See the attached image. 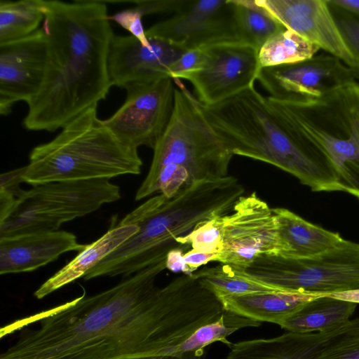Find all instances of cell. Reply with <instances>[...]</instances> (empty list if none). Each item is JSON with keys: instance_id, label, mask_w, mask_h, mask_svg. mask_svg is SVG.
Instances as JSON below:
<instances>
[{"instance_id": "1", "label": "cell", "mask_w": 359, "mask_h": 359, "mask_svg": "<svg viewBox=\"0 0 359 359\" xmlns=\"http://www.w3.org/2000/svg\"><path fill=\"white\" fill-rule=\"evenodd\" d=\"M165 269V259L8 325V333H20L0 359H180L170 355L172 348L225 309L195 272L157 287Z\"/></svg>"}, {"instance_id": "2", "label": "cell", "mask_w": 359, "mask_h": 359, "mask_svg": "<svg viewBox=\"0 0 359 359\" xmlns=\"http://www.w3.org/2000/svg\"><path fill=\"white\" fill-rule=\"evenodd\" d=\"M42 10L46 72L23 126L53 132L106 98L112 86L109 54L114 34L104 1L42 0Z\"/></svg>"}, {"instance_id": "3", "label": "cell", "mask_w": 359, "mask_h": 359, "mask_svg": "<svg viewBox=\"0 0 359 359\" xmlns=\"http://www.w3.org/2000/svg\"><path fill=\"white\" fill-rule=\"evenodd\" d=\"M245 188L232 176L196 182L168 199L160 194L127 214L118 225L138 231L83 277L129 276L165 259L176 239L199 223L230 213Z\"/></svg>"}, {"instance_id": "4", "label": "cell", "mask_w": 359, "mask_h": 359, "mask_svg": "<svg viewBox=\"0 0 359 359\" xmlns=\"http://www.w3.org/2000/svg\"><path fill=\"white\" fill-rule=\"evenodd\" d=\"M199 105L208 123L233 155L276 166L313 191H341L332 165L298 139L269 97L254 86L218 103L199 102Z\"/></svg>"}, {"instance_id": "5", "label": "cell", "mask_w": 359, "mask_h": 359, "mask_svg": "<svg viewBox=\"0 0 359 359\" xmlns=\"http://www.w3.org/2000/svg\"><path fill=\"white\" fill-rule=\"evenodd\" d=\"M97 108L88 109L52 140L32 149L24 182L34 187L141 172L137 149L120 140L99 118Z\"/></svg>"}, {"instance_id": "6", "label": "cell", "mask_w": 359, "mask_h": 359, "mask_svg": "<svg viewBox=\"0 0 359 359\" xmlns=\"http://www.w3.org/2000/svg\"><path fill=\"white\" fill-rule=\"evenodd\" d=\"M269 98L298 139L331 163L341 191L359 199V83H348L311 100Z\"/></svg>"}, {"instance_id": "7", "label": "cell", "mask_w": 359, "mask_h": 359, "mask_svg": "<svg viewBox=\"0 0 359 359\" xmlns=\"http://www.w3.org/2000/svg\"><path fill=\"white\" fill-rule=\"evenodd\" d=\"M174 106L168 124L155 145L146 177L173 165L189 174L193 183L227 176L233 154L208 123L199 102L180 79H174Z\"/></svg>"}, {"instance_id": "8", "label": "cell", "mask_w": 359, "mask_h": 359, "mask_svg": "<svg viewBox=\"0 0 359 359\" xmlns=\"http://www.w3.org/2000/svg\"><path fill=\"white\" fill-rule=\"evenodd\" d=\"M121 198L108 179L60 181L26 190L15 212L0 223V238L57 231L64 223L86 216Z\"/></svg>"}, {"instance_id": "9", "label": "cell", "mask_w": 359, "mask_h": 359, "mask_svg": "<svg viewBox=\"0 0 359 359\" xmlns=\"http://www.w3.org/2000/svg\"><path fill=\"white\" fill-rule=\"evenodd\" d=\"M238 269L254 280L285 291L323 295L356 290L359 243L345 240L340 245L307 259L261 255Z\"/></svg>"}, {"instance_id": "10", "label": "cell", "mask_w": 359, "mask_h": 359, "mask_svg": "<svg viewBox=\"0 0 359 359\" xmlns=\"http://www.w3.org/2000/svg\"><path fill=\"white\" fill-rule=\"evenodd\" d=\"M175 88L171 77L128 86L124 103L104 122L123 142L153 149L170 119Z\"/></svg>"}, {"instance_id": "11", "label": "cell", "mask_w": 359, "mask_h": 359, "mask_svg": "<svg viewBox=\"0 0 359 359\" xmlns=\"http://www.w3.org/2000/svg\"><path fill=\"white\" fill-rule=\"evenodd\" d=\"M279 250L273 208L256 192L241 196L232 211L223 216V248L216 262L244 269L257 257L278 255Z\"/></svg>"}, {"instance_id": "12", "label": "cell", "mask_w": 359, "mask_h": 359, "mask_svg": "<svg viewBox=\"0 0 359 359\" xmlns=\"http://www.w3.org/2000/svg\"><path fill=\"white\" fill-rule=\"evenodd\" d=\"M146 36L161 38L184 51L224 43H243L233 0H189L173 16L147 29Z\"/></svg>"}, {"instance_id": "13", "label": "cell", "mask_w": 359, "mask_h": 359, "mask_svg": "<svg viewBox=\"0 0 359 359\" xmlns=\"http://www.w3.org/2000/svg\"><path fill=\"white\" fill-rule=\"evenodd\" d=\"M353 71L330 55L313 56L296 63L261 68L257 80L279 101L319 98L355 81Z\"/></svg>"}, {"instance_id": "14", "label": "cell", "mask_w": 359, "mask_h": 359, "mask_svg": "<svg viewBox=\"0 0 359 359\" xmlns=\"http://www.w3.org/2000/svg\"><path fill=\"white\" fill-rule=\"evenodd\" d=\"M202 49L208 55L204 68L182 78L194 86L201 103L216 104L254 86L261 69L256 48L231 42Z\"/></svg>"}, {"instance_id": "15", "label": "cell", "mask_w": 359, "mask_h": 359, "mask_svg": "<svg viewBox=\"0 0 359 359\" xmlns=\"http://www.w3.org/2000/svg\"><path fill=\"white\" fill-rule=\"evenodd\" d=\"M47 38L43 28L0 45V114L8 115L13 104L30 102L45 76Z\"/></svg>"}, {"instance_id": "16", "label": "cell", "mask_w": 359, "mask_h": 359, "mask_svg": "<svg viewBox=\"0 0 359 359\" xmlns=\"http://www.w3.org/2000/svg\"><path fill=\"white\" fill-rule=\"evenodd\" d=\"M286 29L356 69L327 0H256Z\"/></svg>"}, {"instance_id": "17", "label": "cell", "mask_w": 359, "mask_h": 359, "mask_svg": "<svg viewBox=\"0 0 359 359\" xmlns=\"http://www.w3.org/2000/svg\"><path fill=\"white\" fill-rule=\"evenodd\" d=\"M149 46L131 35L113 36L109 54L112 86L126 88L168 76V69L184 52L156 36H147Z\"/></svg>"}, {"instance_id": "18", "label": "cell", "mask_w": 359, "mask_h": 359, "mask_svg": "<svg viewBox=\"0 0 359 359\" xmlns=\"http://www.w3.org/2000/svg\"><path fill=\"white\" fill-rule=\"evenodd\" d=\"M86 245L66 231L37 232L0 238V273L30 272Z\"/></svg>"}, {"instance_id": "19", "label": "cell", "mask_w": 359, "mask_h": 359, "mask_svg": "<svg viewBox=\"0 0 359 359\" xmlns=\"http://www.w3.org/2000/svg\"><path fill=\"white\" fill-rule=\"evenodd\" d=\"M359 326V318L316 332H287L272 338L233 343L224 359H312L342 334Z\"/></svg>"}, {"instance_id": "20", "label": "cell", "mask_w": 359, "mask_h": 359, "mask_svg": "<svg viewBox=\"0 0 359 359\" xmlns=\"http://www.w3.org/2000/svg\"><path fill=\"white\" fill-rule=\"evenodd\" d=\"M273 211L278 225V255L291 259L318 256L344 242L338 233L315 225L284 208Z\"/></svg>"}, {"instance_id": "21", "label": "cell", "mask_w": 359, "mask_h": 359, "mask_svg": "<svg viewBox=\"0 0 359 359\" xmlns=\"http://www.w3.org/2000/svg\"><path fill=\"white\" fill-rule=\"evenodd\" d=\"M139 228L135 224L117 225L95 241L88 244L78 255L46 280L34 293L41 299L63 286L83 278L102 259L116 250Z\"/></svg>"}, {"instance_id": "22", "label": "cell", "mask_w": 359, "mask_h": 359, "mask_svg": "<svg viewBox=\"0 0 359 359\" xmlns=\"http://www.w3.org/2000/svg\"><path fill=\"white\" fill-rule=\"evenodd\" d=\"M322 294L293 291H272L219 298L226 311L260 323L278 325L306 302Z\"/></svg>"}, {"instance_id": "23", "label": "cell", "mask_w": 359, "mask_h": 359, "mask_svg": "<svg viewBox=\"0 0 359 359\" xmlns=\"http://www.w3.org/2000/svg\"><path fill=\"white\" fill-rule=\"evenodd\" d=\"M357 304L325 296L306 302L278 325L287 332H322L350 320Z\"/></svg>"}, {"instance_id": "24", "label": "cell", "mask_w": 359, "mask_h": 359, "mask_svg": "<svg viewBox=\"0 0 359 359\" xmlns=\"http://www.w3.org/2000/svg\"><path fill=\"white\" fill-rule=\"evenodd\" d=\"M261 323L225 310L219 320L201 326L183 343L174 346L170 355L180 359H205V348L210 344L219 341L230 348L233 344L227 339L230 334L243 327H258Z\"/></svg>"}, {"instance_id": "25", "label": "cell", "mask_w": 359, "mask_h": 359, "mask_svg": "<svg viewBox=\"0 0 359 359\" xmlns=\"http://www.w3.org/2000/svg\"><path fill=\"white\" fill-rule=\"evenodd\" d=\"M233 3L240 39L258 52L270 37L286 29L256 0H233Z\"/></svg>"}, {"instance_id": "26", "label": "cell", "mask_w": 359, "mask_h": 359, "mask_svg": "<svg viewBox=\"0 0 359 359\" xmlns=\"http://www.w3.org/2000/svg\"><path fill=\"white\" fill-rule=\"evenodd\" d=\"M43 18L42 0H1L0 45L35 32Z\"/></svg>"}, {"instance_id": "27", "label": "cell", "mask_w": 359, "mask_h": 359, "mask_svg": "<svg viewBox=\"0 0 359 359\" xmlns=\"http://www.w3.org/2000/svg\"><path fill=\"white\" fill-rule=\"evenodd\" d=\"M202 284L218 299L230 295L282 291L251 278L233 266L221 264L195 271Z\"/></svg>"}, {"instance_id": "28", "label": "cell", "mask_w": 359, "mask_h": 359, "mask_svg": "<svg viewBox=\"0 0 359 359\" xmlns=\"http://www.w3.org/2000/svg\"><path fill=\"white\" fill-rule=\"evenodd\" d=\"M320 48L288 29L270 37L258 52L261 68L296 63L315 56Z\"/></svg>"}, {"instance_id": "29", "label": "cell", "mask_w": 359, "mask_h": 359, "mask_svg": "<svg viewBox=\"0 0 359 359\" xmlns=\"http://www.w3.org/2000/svg\"><path fill=\"white\" fill-rule=\"evenodd\" d=\"M176 242L198 251L219 254L223 248V216L198 224L187 234L177 238Z\"/></svg>"}, {"instance_id": "30", "label": "cell", "mask_w": 359, "mask_h": 359, "mask_svg": "<svg viewBox=\"0 0 359 359\" xmlns=\"http://www.w3.org/2000/svg\"><path fill=\"white\" fill-rule=\"evenodd\" d=\"M26 165L4 172L0 176V223L16 210L26 190L21 189Z\"/></svg>"}, {"instance_id": "31", "label": "cell", "mask_w": 359, "mask_h": 359, "mask_svg": "<svg viewBox=\"0 0 359 359\" xmlns=\"http://www.w3.org/2000/svg\"><path fill=\"white\" fill-rule=\"evenodd\" d=\"M312 359H359V326L332 341Z\"/></svg>"}, {"instance_id": "32", "label": "cell", "mask_w": 359, "mask_h": 359, "mask_svg": "<svg viewBox=\"0 0 359 359\" xmlns=\"http://www.w3.org/2000/svg\"><path fill=\"white\" fill-rule=\"evenodd\" d=\"M337 10L340 11L339 14L337 16L333 15L340 33L355 60V75L359 78V18L342 10Z\"/></svg>"}, {"instance_id": "33", "label": "cell", "mask_w": 359, "mask_h": 359, "mask_svg": "<svg viewBox=\"0 0 359 359\" xmlns=\"http://www.w3.org/2000/svg\"><path fill=\"white\" fill-rule=\"evenodd\" d=\"M208 61L203 49L184 51L168 69V76L172 79H182L184 76L202 70Z\"/></svg>"}, {"instance_id": "34", "label": "cell", "mask_w": 359, "mask_h": 359, "mask_svg": "<svg viewBox=\"0 0 359 359\" xmlns=\"http://www.w3.org/2000/svg\"><path fill=\"white\" fill-rule=\"evenodd\" d=\"M142 13L135 7H133L116 13L109 16V20L116 22L127 30L142 46L149 47V43L146 36V30L142 25Z\"/></svg>"}, {"instance_id": "35", "label": "cell", "mask_w": 359, "mask_h": 359, "mask_svg": "<svg viewBox=\"0 0 359 359\" xmlns=\"http://www.w3.org/2000/svg\"><path fill=\"white\" fill-rule=\"evenodd\" d=\"M135 4V8L143 16L159 13L180 11L189 0H133L128 1Z\"/></svg>"}, {"instance_id": "36", "label": "cell", "mask_w": 359, "mask_h": 359, "mask_svg": "<svg viewBox=\"0 0 359 359\" xmlns=\"http://www.w3.org/2000/svg\"><path fill=\"white\" fill-rule=\"evenodd\" d=\"M189 245H180L170 250L165 258L166 269L173 273H182L185 275L194 273L186 264L184 255Z\"/></svg>"}, {"instance_id": "37", "label": "cell", "mask_w": 359, "mask_h": 359, "mask_svg": "<svg viewBox=\"0 0 359 359\" xmlns=\"http://www.w3.org/2000/svg\"><path fill=\"white\" fill-rule=\"evenodd\" d=\"M218 255L191 249L185 252L184 259L187 266L194 273L200 266L205 265L210 262H216Z\"/></svg>"}, {"instance_id": "38", "label": "cell", "mask_w": 359, "mask_h": 359, "mask_svg": "<svg viewBox=\"0 0 359 359\" xmlns=\"http://www.w3.org/2000/svg\"><path fill=\"white\" fill-rule=\"evenodd\" d=\"M330 7L342 10L359 18V0H327Z\"/></svg>"}, {"instance_id": "39", "label": "cell", "mask_w": 359, "mask_h": 359, "mask_svg": "<svg viewBox=\"0 0 359 359\" xmlns=\"http://www.w3.org/2000/svg\"><path fill=\"white\" fill-rule=\"evenodd\" d=\"M323 296L329 297L356 304H359V289L328 293L323 294Z\"/></svg>"}]
</instances>
